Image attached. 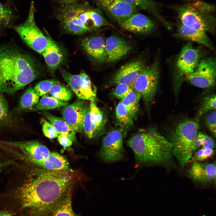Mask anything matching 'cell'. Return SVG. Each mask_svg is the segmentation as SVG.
Masks as SVG:
<instances>
[{
    "mask_svg": "<svg viewBox=\"0 0 216 216\" xmlns=\"http://www.w3.org/2000/svg\"><path fill=\"white\" fill-rule=\"evenodd\" d=\"M38 103L32 108L31 111H45L61 107H64L69 104L67 102L60 101L48 93L42 96Z\"/></svg>",
    "mask_w": 216,
    "mask_h": 216,
    "instance_id": "484cf974",
    "label": "cell"
},
{
    "mask_svg": "<svg viewBox=\"0 0 216 216\" xmlns=\"http://www.w3.org/2000/svg\"><path fill=\"white\" fill-rule=\"evenodd\" d=\"M33 164L51 171L67 170L69 168V164L67 159L63 155L55 152H51L44 160Z\"/></svg>",
    "mask_w": 216,
    "mask_h": 216,
    "instance_id": "603a6c76",
    "label": "cell"
},
{
    "mask_svg": "<svg viewBox=\"0 0 216 216\" xmlns=\"http://www.w3.org/2000/svg\"><path fill=\"white\" fill-rule=\"evenodd\" d=\"M197 137L200 140L202 147L214 149L215 144L212 138L201 132H198Z\"/></svg>",
    "mask_w": 216,
    "mask_h": 216,
    "instance_id": "ab89813d",
    "label": "cell"
},
{
    "mask_svg": "<svg viewBox=\"0 0 216 216\" xmlns=\"http://www.w3.org/2000/svg\"><path fill=\"white\" fill-rule=\"evenodd\" d=\"M216 68V61L213 58L203 59L192 73L184 77V80L200 88L213 86L215 83Z\"/></svg>",
    "mask_w": 216,
    "mask_h": 216,
    "instance_id": "30bf717a",
    "label": "cell"
},
{
    "mask_svg": "<svg viewBox=\"0 0 216 216\" xmlns=\"http://www.w3.org/2000/svg\"><path fill=\"white\" fill-rule=\"evenodd\" d=\"M116 86L112 92V95L116 98L121 100L133 89V84H120Z\"/></svg>",
    "mask_w": 216,
    "mask_h": 216,
    "instance_id": "d590c367",
    "label": "cell"
},
{
    "mask_svg": "<svg viewBox=\"0 0 216 216\" xmlns=\"http://www.w3.org/2000/svg\"><path fill=\"white\" fill-rule=\"evenodd\" d=\"M106 61H117L129 52L131 47L129 44L119 37L112 36L105 41Z\"/></svg>",
    "mask_w": 216,
    "mask_h": 216,
    "instance_id": "ac0fdd59",
    "label": "cell"
},
{
    "mask_svg": "<svg viewBox=\"0 0 216 216\" xmlns=\"http://www.w3.org/2000/svg\"><path fill=\"white\" fill-rule=\"evenodd\" d=\"M34 57L12 43L0 45V92L14 94L39 76Z\"/></svg>",
    "mask_w": 216,
    "mask_h": 216,
    "instance_id": "7a4b0ae2",
    "label": "cell"
},
{
    "mask_svg": "<svg viewBox=\"0 0 216 216\" xmlns=\"http://www.w3.org/2000/svg\"><path fill=\"white\" fill-rule=\"evenodd\" d=\"M71 193L70 188L58 202L51 216H80L74 212L72 208Z\"/></svg>",
    "mask_w": 216,
    "mask_h": 216,
    "instance_id": "d4e9b609",
    "label": "cell"
},
{
    "mask_svg": "<svg viewBox=\"0 0 216 216\" xmlns=\"http://www.w3.org/2000/svg\"><path fill=\"white\" fill-rule=\"evenodd\" d=\"M146 67L144 61L138 58L122 66L113 75L110 84H133L136 78Z\"/></svg>",
    "mask_w": 216,
    "mask_h": 216,
    "instance_id": "2e32d148",
    "label": "cell"
},
{
    "mask_svg": "<svg viewBox=\"0 0 216 216\" xmlns=\"http://www.w3.org/2000/svg\"><path fill=\"white\" fill-rule=\"evenodd\" d=\"M179 22L177 24L176 36L202 44L211 49L212 46L209 38L204 32L191 29Z\"/></svg>",
    "mask_w": 216,
    "mask_h": 216,
    "instance_id": "44dd1931",
    "label": "cell"
},
{
    "mask_svg": "<svg viewBox=\"0 0 216 216\" xmlns=\"http://www.w3.org/2000/svg\"><path fill=\"white\" fill-rule=\"evenodd\" d=\"M105 120L102 112L95 101H91L84 116L83 129L89 139L99 137L105 132Z\"/></svg>",
    "mask_w": 216,
    "mask_h": 216,
    "instance_id": "7c38bea8",
    "label": "cell"
},
{
    "mask_svg": "<svg viewBox=\"0 0 216 216\" xmlns=\"http://www.w3.org/2000/svg\"><path fill=\"white\" fill-rule=\"evenodd\" d=\"M141 98L140 94L133 89L122 99L121 102L134 116L138 110L139 103Z\"/></svg>",
    "mask_w": 216,
    "mask_h": 216,
    "instance_id": "f546056e",
    "label": "cell"
},
{
    "mask_svg": "<svg viewBox=\"0 0 216 216\" xmlns=\"http://www.w3.org/2000/svg\"><path fill=\"white\" fill-rule=\"evenodd\" d=\"M216 111L213 110L206 116L204 118L206 127L215 137L216 132Z\"/></svg>",
    "mask_w": 216,
    "mask_h": 216,
    "instance_id": "74e56055",
    "label": "cell"
},
{
    "mask_svg": "<svg viewBox=\"0 0 216 216\" xmlns=\"http://www.w3.org/2000/svg\"><path fill=\"white\" fill-rule=\"evenodd\" d=\"M80 0H55L58 3L64 6L79 2Z\"/></svg>",
    "mask_w": 216,
    "mask_h": 216,
    "instance_id": "b9f144b4",
    "label": "cell"
},
{
    "mask_svg": "<svg viewBox=\"0 0 216 216\" xmlns=\"http://www.w3.org/2000/svg\"><path fill=\"white\" fill-rule=\"evenodd\" d=\"M12 162L11 159L0 162V172L10 165Z\"/></svg>",
    "mask_w": 216,
    "mask_h": 216,
    "instance_id": "7bdbcfd3",
    "label": "cell"
},
{
    "mask_svg": "<svg viewBox=\"0 0 216 216\" xmlns=\"http://www.w3.org/2000/svg\"><path fill=\"white\" fill-rule=\"evenodd\" d=\"M10 115L8 103L0 92V124L7 120Z\"/></svg>",
    "mask_w": 216,
    "mask_h": 216,
    "instance_id": "8d00e7d4",
    "label": "cell"
},
{
    "mask_svg": "<svg viewBox=\"0 0 216 216\" xmlns=\"http://www.w3.org/2000/svg\"><path fill=\"white\" fill-rule=\"evenodd\" d=\"M57 137L59 143L65 148L71 146L74 141L70 137L67 135L58 134Z\"/></svg>",
    "mask_w": 216,
    "mask_h": 216,
    "instance_id": "60d3db41",
    "label": "cell"
},
{
    "mask_svg": "<svg viewBox=\"0 0 216 216\" xmlns=\"http://www.w3.org/2000/svg\"><path fill=\"white\" fill-rule=\"evenodd\" d=\"M60 72L64 80L79 99L90 101L96 100V88L84 72L77 75L73 74L62 69Z\"/></svg>",
    "mask_w": 216,
    "mask_h": 216,
    "instance_id": "9c48e42d",
    "label": "cell"
},
{
    "mask_svg": "<svg viewBox=\"0 0 216 216\" xmlns=\"http://www.w3.org/2000/svg\"><path fill=\"white\" fill-rule=\"evenodd\" d=\"M68 170L51 171L27 161L20 163L7 184L5 196L14 216H51L70 188Z\"/></svg>",
    "mask_w": 216,
    "mask_h": 216,
    "instance_id": "6da1fadb",
    "label": "cell"
},
{
    "mask_svg": "<svg viewBox=\"0 0 216 216\" xmlns=\"http://www.w3.org/2000/svg\"><path fill=\"white\" fill-rule=\"evenodd\" d=\"M82 46L92 59L98 63L106 61L105 41L101 37L87 38L81 41Z\"/></svg>",
    "mask_w": 216,
    "mask_h": 216,
    "instance_id": "d6986e66",
    "label": "cell"
},
{
    "mask_svg": "<svg viewBox=\"0 0 216 216\" xmlns=\"http://www.w3.org/2000/svg\"><path fill=\"white\" fill-rule=\"evenodd\" d=\"M168 7L176 12L179 21L185 26L206 33L214 31L216 6L213 4L204 0H182Z\"/></svg>",
    "mask_w": 216,
    "mask_h": 216,
    "instance_id": "277c9868",
    "label": "cell"
},
{
    "mask_svg": "<svg viewBox=\"0 0 216 216\" xmlns=\"http://www.w3.org/2000/svg\"><path fill=\"white\" fill-rule=\"evenodd\" d=\"M15 17V14L11 8L0 2V31L12 25Z\"/></svg>",
    "mask_w": 216,
    "mask_h": 216,
    "instance_id": "4dcf8cb0",
    "label": "cell"
},
{
    "mask_svg": "<svg viewBox=\"0 0 216 216\" xmlns=\"http://www.w3.org/2000/svg\"><path fill=\"white\" fill-rule=\"evenodd\" d=\"M97 6L119 24L136 13L137 8L123 0H93Z\"/></svg>",
    "mask_w": 216,
    "mask_h": 216,
    "instance_id": "4fadbf2b",
    "label": "cell"
},
{
    "mask_svg": "<svg viewBox=\"0 0 216 216\" xmlns=\"http://www.w3.org/2000/svg\"><path fill=\"white\" fill-rule=\"evenodd\" d=\"M216 102V95L215 94L205 98L195 118L200 120L201 117L205 113L209 111L215 110Z\"/></svg>",
    "mask_w": 216,
    "mask_h": 216,
    "instance_id": "d6a6232c",
    "label": "cell"
},
{
    "mask_svg": "<svg viewBox=\"0 0 216 216\" xmlns=\"http://www.w3.org/2000/svg\"><path fill=\"white\" fill-rule=\"evenodd\" d=\"M0 216H14L10 212L5 209H0Z\"/></svg>",
    "mask_w": 216,
    "mask_h": 216,
    "instance_id": "ee69618b",
    "label": "cell"
},
{
    "mask_svg": "<svg viewBox=\"0 0 216 216\" xmlns=\"http://www.w3.org/2000/svg\"><path fill=\"white\" fill-rule=\"evenodd\" d=\"M200 57L199 50L193 47L190 41L182 49L176 64V72L173 85L176 94H177L179 91L184 77L194 70Z\"/></svg>",
    "mask_w": 216,
    "mask_h": 216,
    "instance_id": "ba28073f",
    "label": "cell"
},
{
    "mask_svg": "<svg viewBox=\"0 0 216 216\" xmlns=\"http://www.w3.org/2000/svg\"><path fill=\"white\" fill-rule=\"evenodd\" d=\"M77 14L74 17L61 22L64 29L69 32L76 34H84L91 31L78 17Z\"/></svg>",
    "mask_w": 216,
    "mask_h": 216,
    "instance_id": "4316f807",
    "label": "cell"
},
{
    "mask_svg": "<svg viewBox=\"0 0 216 216\" xmlns=\"http://www.w3.org/2000/svg\"><path fill=\"white\" fill-rule=\"evenodd\" d=\"M35 11L34 3L32 1L25 21L21 24L12 25L9 27L14 29L30 47L41 54L48 44L49 37H46L37 25L34 19Z\"/></svg>",
    "mask_w": 216,
    "mask_h": 216,
    "instance_id": "8992f818",
    "label": "cell"
},
{
    "mask_svg": "<svg viewBox=\"0 0 216 216\" xmlns=\"http://www.w3.org/2000/svg\"><path fill=\"white\" fill-rule=\"evenodd\" d=\"M200 120L185 119L178 123L170 131L169 140L172 145L173 155L183 169L195 152L194 143L200 124Z\"/></svg>",
    "mask_w": 216,
    "mask_h": 216,
    "instance_id": "5b68a950",
    "label": "cell"
},
{
    "mask_svg": "<svg viewBox=\"0 0 216 216\" xmlns=\"http://www.w3.org/2000/svg\"><path fill=\"white\" fill-rule=\"evenodd\" d=\"M48 44L42 53L50 71L54 73L62 63L63 52L59 46L49 37Z\"/></svg>",
    "mask_w": 216,
    "mask_h": 216,
    "instance_id": "ffe728a7",
    "label": "cell"
},
{
    "mask_svg": "<svg viewBox=\"0 0 216 216\" xmlns=\"http://www.w3.org/2000/svg\"><path fill=\"white\" fill-rule=\"evenodd\" d=\"M44 134L47 137L52 139L57 137L58 134L52 124L46 120H44L42 124Z\"/></svg>",
    "mask_w": 216,
    "mask_h": 216,
    "instance_id": "f35d334b",
    "label": "cell"
},
{
    "mask_svg": "<svg viewBox=\"0 0 216 216\" xmlns=\"http://www.w3.org/2000/svg\"><path fill=\"white\" fill-rule=\"evenodd\" d=\"M159 72V62L155 60L145 68L133 83V89L140 94L148 107L153 101L156 93Z\"/></svg>",
    "mask_w": 216,
    "mask_h": 216,
    "instance_id": "52a82bcc",
    "label": "cell"
},
{
    "mask_svg": "<svg viewBox=\"0 0 216 216\" xmlns=\"http://www.w3.org/2000/svg\"><path fill=\"white\" fill-rule=\"evenodd\" d=\"M40 97L33 88H28L20 99L19 108L21 110H30L38 103Z\"/></svg>",
    "mask_w": 216,
    "mask_h": 216,
    "instance_id": "f1b7e54d",
    "label": "cell"
},
{
    "mask_svg": "<svg viewBox=\"0 0 216 216\" xmlns=\"http://www.w3.org/2000/svg\"><path fill=\"white\" fill-rule=\"evenodd\" d=\"M215 153L214 149L202 147L197 150L193 154L189 162H202L213 156Z\"/></svg>",
    "mask_w": 216,
    "mask_h": 216,
    "instance_id": "836d02e7",
    "label": "cell"
},
{
    "mask_svg": "<svg viewBox=\"0 0 216 216\" xmlns=\"http://www.w3.org/2000/svg\"><path fill=\"white\" fill-rule=\"evenodd\" d=\"M58 82L55 79L43 80L37 83L33 88L40 97L42 96L49 93L51 87Z\"/></svg>",
    "mask_w": 216,
    "mask_h": 216,
    "instance_id": "e575fe53",
    "label": "cell"
},
{
    "mask_svg": "<svg viewBox=\"0 0 216 216\" xmlns=\"http://www.w3.org/2000/svg\"><path fill=\"white\" fill-rule=\"evenodd\" d=\"M88 106L84 100L81 99L68 104L62 109L63 118L75 132L83 130V121Z\"/></svg>",
    "mask_w": 216,
    "mask_h": 216,
    "instance_id": "5bb4252c",
    "label": "cell"
},
{
    "mask_svg": "<svg viewBox=\"0 0 216 216\" xmlns=\"http://www.w3.org/2000/svg\"><path fill=\"white\" fill-rule=\"evenodd\" d=\"M116 114L117 120L122 125L128 127L133 124L134 116L121 101L116 106Z\"/></svg>",
    "mask_w": 216,
    "mask_h": 216,
    "instance_id": "1f68e13d",
    "label": "cell"
},
{
    "mask_svg": "<svg viewBox=\"0 0 216 216\" xmlns=\"http://www.w3.org/2000/svg\"><path fill=\"white\" fill-rule=\"evenodd\" d=\"M49 93L59 100L67 102L73 96L72 90L69 87L58 82L50 88Z\"/></svg>",
    "mask_w": 216,
    "mask_h": 216,
    "instance_id": "83f0119b",
    "label": "cell"
},
{
    "mask_svg": "<svg viewBox=\"0 0 216 216\" xmlns=\"http://www.w3.org/2000/svg\"><path fill=\"white\" fill-rule=\"evenodd\" d=\"M127 31L136 33L148 34L154 31L156 26L154 22L146 15L135 13L119 23Z\"/></svg>",
    "mask_w": 216,
    "mask_h": 216,
    "instance_id": "e0dca14e",
    "label": "cell"
},
{
    "mask_svg": "<svg viewBox=\"0 0 216 216\" xmlns=\"http://www.w3.org/2000/svg\"><path fill=\"white\" fill-rule=\"evenodd\" d=\"M127 144L141 164L165 165L173 156L171 142L154 128L136 133L128 140Z\"/></svg>",
    "mask_w": 216,
    "mask_h": 216,
    "instance_id": "3957f363",
    "label": "cell"
},
{
    "mask_svg": "<svg viewBox=\"0 0 216 216\" xmlns=\"http://www.w3.org/2000/svg\"><path fill=\"white\" fill-rule=\"evenodd\" d=\"M123 134L119 129L111 130L103 139L99 154L104 161L113 162L122 158L124 155Z\"/></svg>",
    "mask_w": 216,
    "mask_h": 216,
    "instance_id": "8fae6325",
    "label": "cell"
},
{
    "mask_svg": "<svg viewBox=\"0 0 216 216\" xmlns=\"http://www.w3.org/2000/svg\"><path fill=\"white\" fill-rule=\"evenodd\" d=\"M215 163L193 162L188 170L189 177L194 181L204 185L216 183Z\"/></svg>",
    "mask_w": 216,
    "mask_h": 216,
    "instance_id": "9a60e30c",
    "label": "cell"
},
{
    "mask_svg": "<svg viewBox=\"0 0 216 216\" xmlns=\"http://www.w3.org/2000/svg\"><path fill=\"white\" fill-rule=\"evenodd\" d=\"M42 113L53 125L58 134L67 135L74 141L76 132L63 118L55 116L45 111H43Z\"/></svg>",
    "mask_w": 216,
    "mask_h": 216,
    "instance_id": "cb8c5ba5",
    "label": "cell"
},
{
    "mask_svg": "<svg viewBox=\"0 0 216 216\" xmlns=\"http://www.w3.org/2000/svg\"><path fill=\"white\" fill-rule=\"evenodd\" d=\"M126 2L146 10L155 16L168 29L171 28V24L164 18L161 12L163 4L153 0H123Z\"/></svg>",
    "mask_w": 216,
    "mask_h": 216,
    "instance_id": "7402d4cb",
    "label": "cell"
}]
</instances>
